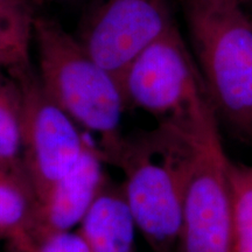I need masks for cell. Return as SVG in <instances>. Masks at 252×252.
Returning <instances> with one entry per match:
<instances>
[{
    "instance_id": "obj_12",
    "label": "cell",
    "mask_w": 252,
    "mask_h": 252,
    "mask_svg": "<svg viewBox=\"0 0 252 252\" xmlns=\"http://www.w3.org/2000/svg\"><path fill=\"white\" fill-rule=\"evenodd\" d=\"M0 166L23 167V98L12 67L0 64Z\"/></svg>"
},
{
    "instance_id": "obj_4",
    "label": "cell",
    "mask_w": 252,
    "mask_h": 252,
    "mask_svg": "<svg viewBox=\"0 0 252 252\" xmlns=\"http://www.w3.org/2000/svg\"><path fill=\"white\" fill-rule=\"evenodd\" d=\"M118 80L126 108L143 110L159 122L188 119L212 105L197 63L176 26L133 59Z\"/></svg>"
},
{
    "instance_id": "obj_9",
    "label": "cell",
    "mask_w": 252,
    "mask_h": 252,
    "mask_svg": "<svg viewBox=\"0 0 252 252\" xmlns=\"http://www.w3.org/2000/svg\"><path fill=\"white\" fill-rule=\"evenodd\" d=\"M90 252H134L139 232L121 184L108 180L77 228Z\"/></svg>"
},
{
    "instance_id": "obj_14",
    "label": "cell",
    "mask_w": 252,
    "mask_h": 252,
    "mask_svg": "<svg viewBox=\"0 0 252 252\" xmlns=\"http://www.w3.org/2000/svg\"><path fill=\"white\" fill-rule=\"evenodd\" d=\"M17 252H90L78 230L56 232L41 238H32Z\"/></svg>"
},
{
    "instance_id": "obj_8",
    "label": "cell",
    "mask_w": 252,
    "mask_h": 252,
    "mask_svg": "<svg viewBox=\"0 0 252 252\" xmlns=\"http://www.w3.org/2000/svg\"><path fill=\"white\" fill-rule=\"evenodd\" d=\"M105 165L93 140L76 165L36 200L32 238L76 230L109 180Z\"/></svg>"
},
{
    "instance_id": "obj_15",
    "label": "cell",
    "mask_w": 252,
    "mask_h": 252,
    "mask_svg": "<svg viewBox=\"0 0 252 252\" xmlns=\"http://www.w3.org/2000/svg\"><path fill=\"white\" fill-rule=\"evenodd\" d=\"M239 1H241V2H243V4H244V2H248V1H252V0H239Z\"/></svg>"
},
{
    "instance_id": "obj_10",
    "label": "cell",
    "mask_w": 252,
    "mask_h": 252,
    "mask_svg": "<svg viewBox=\"0 0 252 252\" xmlns=\"http://www.w3.org/2000/svg\"><path fill=\"white\" fill-rule=\"evenodd\" d=\"M35 208V194L25 171L0 166V241L9 252L32 239Z\"/></svg>"
},
{
    "instance_id": "obj_11",
    "label": "cell",
    "mask_w": 252,
    "mask_h": 252,
    "mask_svg": "<svg viewBox=\"0 0 252 252\" xmlns=\"http://www.w3.org/2000/svg\"><path fill=\"white\" fill-rule=\"evenodd\" d=\"M36 19L33 0H0V64L31 62Z\"/></svg>"
},
{
    "instance_id": "obj_2",
    "label": "cell",
    "mask_w": 252,
    "mask_h": 252,
    "mask_svg": "<svg viewBox=\"0 0 252 252\" xmlns=\"http://www.w3.org/2000/svg\"><path fill=\"white\" fill-rule=\"evenodd\" d=\"M33 45L46 94L93 135L102 154L111 150L124 135L121 123L127 109L118 78L52 18L37 15Z\"/></svg>"
},
{
    "instance_id": "obj_1",
    "label": "cell",
    "mask_w": 252,
    "mask_h": 252,
    "mask_svg": "<svg viewBox=\"0 0 252 252\" xmlns=\"http://www.w3.org/2000/svg\"><path fill=\"white\" fill-rule=\"evenodd\" d=\"M217 118L213 108L185 121H160L152 130L123 135L103 154L117 167L139 234L153 252H176L186 190L201 127Z\"/></svg>"
},
{
    "instance_id": "obj_3",
    "label": "cell",
    "mask_w": 252,
    "mask_h": 252,
    "mask_svg": "<svg viewBox=\"0 0 252 252\" xmlns=\"http://www.w3.org/2000/svg\"><path fill=\"white\" fill-rule=\"evenodd\" d=\"M242 5L239 0H181L214 111L252 145V19Z\"/></svg>"
},
{
    "instance_id": "obj_13",
    "label": "cell",
    "mask_w": 252,
    "mask_h": 252,
    "mask_svg": "<svg viewBox=\"0 0 252 252\" xmlns=\"http://www.w3.org/2000/svg\"><path fill=\"white\" fill-rule=\"evenodd\" d=\"M232 235L230 252H252V163L230 160Z\"/></svg>"
},
{
    "instance_id": "obj_7",
    "label": "cell",
    "mask_w": 252,
    "mask_h": 252,
    "mask_svg": "<svg viewBox=\"0 0 252 252\" xmlns=\"http://www.w3.org/2000/svg\"><path fill=\"white\" fill-rule=\"evenodd\" d=\"M174 26L171 0H91L76 37L118 78L133 59Z\"/></svg>"
},
{
    "instance_id": "obj_6",
    "label": "cell",
    "mask_w": 252,
    "mask_h": 252,
    "mask_svg": "<svg viewBox=\"0 0 252 252\" xmlns=\"http://www.w3.org/2000/svg\"><path fill=\"white\" fill-rule=\"evenodd\" d=\"M230 160L223 149L217 118L210 119L198 133L176 252H230L232 235Z\"/></svg>"
},
{
    "instance_id": "obj_5",
    "label": "cell",
    "mask_w": 252,
    "mask_h": 252,
    "mask_svg": "<svg viewBox=\"0 0 252 252\" xmlns=\"http://www.w3.org/2000/svg\"><path fill=\"white\" fill-rule=\"evenodd\" d=\"M12 70L23 98V167L37 200L76 165L94 137L53 102L32 62Z\"/></svg>"
}]
</instances>
